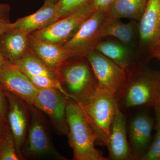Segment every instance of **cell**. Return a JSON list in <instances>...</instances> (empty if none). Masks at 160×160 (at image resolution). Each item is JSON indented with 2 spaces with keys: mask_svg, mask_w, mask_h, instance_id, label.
<instances>
[{
  "mask_svg": "<svg viewBox=\"0 0 160 160\" xmlns=\"http://www.w3.org/2000/svg\"><path fill=\"white\" fill-rule=\"evenodd\" d=\"M66 112L69 128L67 136L73 151V160H107L95 147L98 136L82 107L69 99Z\"/></svg>",
  "mask_w": 160,
  "mask_h": 160,
  "instance_id": "cell-1",
  "label": "cell"
},
{
  "mask_svg": "<svg viewBox=\"0 0 160 160\" xmlns=\"http://www.w3.org/2000/svg\"><path fill=\"white\" fill-rule=\"evenodd\" d=\"M57 75L68 98L81 107L89 102L99 87L86 57L70 59L60 68Z\"/></svg>",
  "mask_w": 160,
  "mask_h": 160,
  "instance_id": "cell-2",
  "label": "cell"
},
{
  "mask_svg": "<svg viewBox=\"0 0 160 160\" xmlns=\"http://www.w3.org/2000/svg\"><path fill=\"white\" fill-rule=\"evenodd\" d=\"M127 72L126 86L120 98L127 108L154 105L160 72L144 67L140 62Z\"/></svg>",
  "mask_w": 160,
  "mask_h": 160,
  "instance_id": "cell-3",
  "label": "cell"
},
{
  "mask_svg": "<svg viewBox=\"0 0 160 160\" xmlns=\"http://www.w3.org/2000/svg\"><path fill=\"white\" fill-rule=\"evenodd\" d=\"M30 121L25 143L22 149L24 159L52 158L66 160L53 145L46 121L34 106H29Z\"/></svg>",
  "mask_w": 160,
  "mask_h": 160,
  "instance_id": "cell-4",
  "label": "cell"
},
{
  "mask_svg": "<svg viewBox=\"0 0 160 160\" xmlns=\"http://www.w3.org/2000/svg\"><path fill=\"white\" fill-rule=\"evenodd\" d=\"M81 107L96 132L98 141L106 145L112 123L120 109L117 97L109 89L99 86L94 96Z\"/></svg>",
  "mask_w": 160,
  "mask_h": 160,
  "instance_id": "cell-5",
  "label": "cell"
},
{
  "mask_svg": "<svg viewBox=\"0 0 160 160\" xmlns=\"http://www.w3.org/2000/svg\"><path fill=\"white\" fill-rule=\"evenodd\" d=\"M92 13L85 4L47 28L32 32L29 34V37L46 42L63 45L73 36Z\"/></svg>",
  "mask_w": 160,
  "mask_h": 160,
  "instance_id": "cell-6",
  "label": "cell"
},
{
  "mask_svg": "<svg viewBox=\"0 0 160 160\" xmlns=\"http://www.w3.org/2000/svg\"><path fill=\"white\" fill-rule=\"evenodd\" d=\"M86 58L98 86L109 89L118 99L120 98L127 81L126 70L96 49Z\"/></svg>",
  "mask_w": 160,
  "mask_h": 160,
  "instance_id": "cell-7",
  "label": "cell"
},
{
  "mask_svg": "<svg viewBox=\"0 0 160 160\" xmlns=\"http://www.w3.org/2000/svg\"><path fill=\"white\" fill-rule=\"evenodd\" d=\"M138 28L139 56L141 59L152 57L160 41V0H148Z\"/></svg>",
  "mask_w": 160,
  "mask_h": 160,
  "instance_id": "cell-8",
  "label": "cell"
},
{
  "mask_svg": "<svg viewBox=\"0 0 160 160\" xmlns=\"http://www.w3.org/2000/svg\"><path fill=\"white\" fill-rule=\"evenodd\" d=\"M69 99L57 89H40L33 106L48 117L58 133L67 135L69 128L66 110Z\"/></svg>",
  "mask_w": 160,
  "mask_h": 160,
  "instance_id": "cell-9",
  "label": "cell"
},
{
  "mask_svg": "<svg viewBox=\"0 0 160 160\" xmlns=\"http://www.w3.org/2000/svg\"><path fill=\"white\" fill-rule=\"evenodd\" d=\"M107 11L93 12L82 23L78 31L63 45L76 57H86L95 50L102 39L100 36V26L106 15Z\"/></svg>",
  "mask_w": 160,
  "mask_h": 160,
  "instance_id": "cell-10",
  "label": "cell"
},
{
  "mask_svg": "<svg viewBox=\"0 0 160 160\" xmlns=\"http://www.w3.org/2000/svg\"><path fill=\"white\" fill-rule=\"evenodd\" d=\"M0 86L29 106H33L39 90L25 73L8 61L0 71Z\"/></svg>",
  "mask_w": 160,
  "mask_h": 160,
  "instance_id": "cell-11",
  "label": "cell"
},
{
  "mask_svg": "<svg viewBox=\"0 0 160 160\" xmlns=\"http://www.w3.org/2000/svg\"><path fill=\"white\" fill-rule=\"evenodd\" d=\"M5 92L9 105L7 121L14 137L18 155L21 160H25L21 151L26 140L30 121L29 106L14 95L7 91Z\"/></svg>",
  "mask_w": 160,
  "mask_h": 160,
  "instance_id": "cell-12",
  "label": "cell"
},
{
  "mask_svg": "<svg viewBox=\"0 0 160 160\" xmlns=\"http://www.w3.org/2000/svg\"><path fill=\"white\" fill-rule=\"evenodd\" d=\"M153 122L146 113H140L132 118L129 128V146L132 159H141L149 149Z\"/></svg>",
  "mask_w": 160,
  "mask_h": 160,
  "instance_id": "cell-13",
  "label": "cell"
},
{
  "mask_svg": "<svg viewBox=\"0 0 160 160\" xmlns=\"http://www.w3.org/2000/svg\"><path fill=\"white\" fill-rule=\"evenodd\" d=\"M101 38H113L137 50L139 43L138 22L132 20L125 23L121 19L106 17L100 26Z\"/></svg>",
  "mask_w": 160,
  "mask_h": 160,
  "instance_id": "cell-14",
  "label": "cell"
},
{
  "mask_svg": "<svg viewBox=\"0 0 160 160\" xmlns=\"http://www.w3.org/2000/svg\"><path fill=\"white\" fill-rule=\"evenodd\" d=\"M106 146L110 159H132L127 138L126 118L120 109L112 123Z\"/></svg>",
  "mask_w": 160,
  "mask_h": 160,
  "instance_id": "cell-15",
  "label": "cell"
},
{
  "mask_svg": "<svg viewBox=\"0 0 160 160\" xmlns=\"http://www.w3.org/2000/svg\"><path fill=\"white\" fill-rule=\"evenodd\" d=\"M102 39L96 50L126 71L131 69L141 61L137 50L114 38Z\"/></svg>",
  "mask_w": 160,
  "mask_h": 160,
  "instance_id": "cell-16",
  "label": "cell"
},
{
  "mask_svg": "<svg viewBox=\"0 0 160 160\" xmlns=\"http://www.w3.org/2000/svg\"><path fill=\"white\" fill-rule=\"evenodd\" d=\"M29 47L47 67L57 73L67 61L78 57L63 45L46 42L29 37Z\"/></svg>",
  "mask_w": 160,
  "mask_h": 160,
  "instance_id": "cell-17",
  "label": "cell"
},
{
  "mask_svg": "<svg viewBox=\"0 0 160 160\" xmlns=\"http://www.w3.org/2000/svg\"><path fill=\"white\" fill-rule=\"evenodd\" d=\"M29 34L17 29H9L0 34V51L4 58L14 64L29 49Z\"/></svg>",
  "mask_w": 160,
  "mask_h": 160,
  "instance_id": "cell-18",
  "label": "cell"
},
{
  "mask_svg": "<svg viewBox=\"0 0 160 160\" xmlns=\"http://www.w3.org/2000/svg\"><path fill=\"white\" fill-rule=\"evenodd\" d=\"M59 20L56 4L44 3L37 11L11 23L9 29H17L30 34L47 28Z\"/></svg>",
  "mask_w": 160,
  "mask_h": 160,
  "instance_id": "cell-19",
  "label": "cell"
},
{
  "mask_svg": "<svg viewBox=\"0 0 160 160\" xmlns=\"http://www.w3.org/2000/svg\"><path fill=\"white\" fill-rule=\"evenodd\" d=\"M148 0H117L106 12V17L130 19L138 22L146 9Z\"/></svg>",
  "mask_w": 160,
  "mask_h": 160,
  "instance_id": "cell-20",
  "label": "cell"
},
{
  "mask_svg": "<svg viewBox=\"0 0 160 160\" xmlns=\"http://www.w3.org/2000/svg\"><path fill=\"white\" fill-rule=\"evenodd\" d=\"M13 65L21 71L29 74L45 76L59 80L57 73L47 67L29 48L22 57Z\"/></svg>",
  "mask_w": 160,
  "mask_h": 160,
  "instance_id": "cell-21",
  "label": "cell"
},
{
  "mask_svg": "<svg viewBox=\"0 0 160 160\" xmlns=\"http://www.w3.org/2000/svg\"><path fill=\"white\" fill-rule=\"evenodd\" d=\"M22 72L28 77L32 82L38 89H57L62 92L68 98V96L63 89L59 80L45 76L34 75L24 72Z\"/></svg>",
  "mask_w": 160,
  "mask_h": 160,
  "instance_id": "cell-22",
  "label": "cell"
},
{
  "mask_svg": "<svg viewBox=\"0 0 160 160\" xmlns=\"http://www.w3.org/2000/svg\"><path fill=\"white\" fill-rule=\"evenodd\" d=\"M21 160L17 151L13 134L9 130L0 151V160Z\"/></svg>",
  "mask_w": 160,
  "mask_h": 160,
  "instance_id": "cell-23",
  "label": "cell"
},
{
  "mask_svg": "<svg viewBox=\"0 0 160 160\" xmlns=\"http://www.w3.org/2000/svg\"><path fill=\"white\" fill-rule=\"evenodd\" d=\"M154 140L141 160H160V125H157Z\"/></svg>",
  "mask_w": 160,
  "mask_h": 160,
  "instance_id": "cell-24",
  "label": "cell"
},
{
  "mask_svg": "<svg viewBox=\"0 0 160 160\" xmlns=\"http://www.w3.org/2000/svg\"><path fill=\"white\" fill-rule=\"evenodd\" d=\"M79 0H59L56 4L59 20L77 9Z\"/></svg>",
  "mask_w": 160,
  "mask_h": 160,
  "instance_id": "cell-25",
  "label": "cell"
},
{
  "mask_svg": "<svg viewBox=\"0 0 160 160\" xmlns=\"http://www.w3.org/2000/svg\"><path fill=\"white\" fill-rule=\"evenodd\" d=\"M117 0H89L86 3L92 12L107 11Z\"/></svg>",
  "mask_w": 160,
  "mask_h": 160,
  "instance_id": "cell-26",
  "label": "cell"
},
{
  "mask_svg": "<svg viewBox=\"0 0 160 160\" xmlns=\"http://www.w3.org/2000/svg\"><path fill=\"white\" fill-rule=\"evenodd\" d=\"M8 101L5 90L0 86V117L7 119Z\"/></svg>",
  "mask_w": 160,
  "mask_h": 160,
  "instance_id": "cell-27",
  "label": "cell"
},
{
  "mask_svg": "<svg viewBox=\"0 0 160 160\" xmlns=\"http://www.w3.org/2000/svg\"><path fill=\"white\" fill-rule=\"evenodd\" d=\"M153 107L155 110L156 119L157 121V125H160V81Z\"/></svg>",
  "mask_w": 160,
  "mask_h": 160,
  "instance_id": "cell-28",
  "label": "cell"
},
{
  "mask_svg": "<svg viewBox=\"0 0 160 160\" xmlns=\"http://www.w3.org/2000/svg\"><path fill=\"white\" fill-rule=\"evenodd\" d=\"M10 7L8 4H0V20L9 21Z\"/></svg>",
  "mask_w": 160,
  "mask_h": 160,
  "instance_id": "cell-29",
  "label": "cell"
},
{
  "mask_svg": "<svg viewBox=\"0 0 160 160\" xmlns=\"http://www.w3.org/2000/svg\"><path fill=\"white\" fill-rule=\"evenodd\" d=\"M10 129L9 124H8L5 128H3L0 131V151L2 147L3 143H4L7 133Z\"/></svg>",
  "mask_w": 160,
  "mask_h": 160,
  "instance_id": "cell-30",
  "label": "cell"
},
{
  "mask_svg": "<svg viewBox=\"0 0 160 160\" xmlns=\"http://www.w3.org/2000/svg\"><path fill=\"white\" fill-rule=\"evenodd\" d=\"M11 22L4 20H0V34L8 30L10 28Z\"/></svg>",
  "mask_w": 160,
  "mask_h": 160,
  "instance_id": "cell-31",
  "label": "cell"
},
{
  "mask_svg": "<svg viewBox=\"0 0 160 160\" xmlns=\"http://www.w3.org/2000/svg\"><path fill=\"white\" fill-rule=\"evenodd\" d=\"M152 57L158 58L160 60V41L155 49Z\"/></svg>",
  "mask_w": 160,
  "mask_h": 160,
  "instance_id": "cell-32",
  "label": "cell"
},
{
  "mask_svg": "<svg viewBox=\"0 0 160 160\" xmlns=\"http://www.w3.org/2000/svg\"><path fill=\"white\" fill-rule=\"evenodd\" d=\"M8 124H9V123H8L7 119L0 117V131L3 128H5Z\"/></svg>",
  "mask_w": 160,
  "mask_h": 160,
  "instance_id": "cell-33",
  "label": "cell"
},
{
  "mask_svg": "<svg viewBox=\"0 0 160 160\" xmlns=\"http://www.w3.org/2000/svg\"><path fill=\"white\" fill-rule=\"evenodd\" d=\"M7 62V61L3 57L0 51V71H1V69H2L3 67L5 66Z\"/></svg>",
  "mask_w": 160,
  "mask_h": 160,
  "instance_id": "cell-34",
  "label": "cell"
},
{
  "mask_svg": "<svg viewBox=\"0 0 160 160\" xmlns=\"http://www.w3.org/2000/svg\"><path fill=\"white\" fill-rule=\"evenodd\" d=\"M89 0H79L78 3L77 9L79 7H81L83 5H85L86 3L88 2Z\"/></svg>",
  "mask_w": 160,
  "mask_h": 160,
  "instance_id": "cell-35",
  "label": "cell"
},
{
  "mask_svg": "<svg viewBox=\"0 0 160 160\" xmlns=\"http://www.w3.org/2000/svg\"><path fill=\"white\" fill-rule=\"evenodd\" d=\"M59 0H45V2L52 4H56Z\"/></svg>",
  "mask_w": 160,
  "mask_h": 160,
  "instance_id": "cell-36",
  "label": "cell"
}]
</instances>
